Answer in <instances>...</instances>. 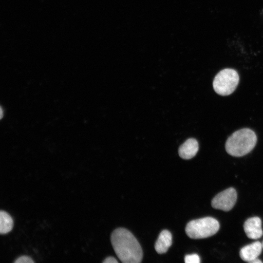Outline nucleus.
<instances>
[{
	"mask_svg": "<svg viewBox=\"0 0 263 263\" xmlns=\"http://www.w3.org/2000/svg\"><path fill=\"white\" fill-rule=\"evenodd\" d=\"M244 229L247 237L251 239H259L263 234L262 221L258 217L246 220L244 225Z\"/></svg>",
	"mask_w": 263,
	"mask_h": 263,
	"instance_id": "423d86ee",
	"label": "nucleus"
},
{
	"mask_svg": "<svg viewBox=\"0 0 263 263\" xmlns=\"http://www.w3.org/2000/svg\"><path fill=\"white\" fill-rule=\"evenodd\" d=\"M262 247V244L256 241L242 248L240 251V256L243 261L249 263L257 258L261 254Z\"/></svg>",
	"mask_w": 263,
	"mask_h": 263,
	"instance_id": "0eeeda50",
	"label": "nucleus"
},
{
	"mask_svg": "<svg viewBox=\"0 0 263 263\" xmlns=\"http://www.w3.org/2000/svg\"><path fill=\"white\" fill-rule=\"evenodd\" d=\"M103 263H117L118 261L113 257L109 256L107 257L103 261Z\"/></svg>",
	"mask_w": 263,
	"mask_h": 263,
	"instance_id": "ddd939ff",
	"label": "nucleus"
},
{
	"mask_svg": "<svg viewBox=\"0 0 263 263\" xmlns=\"http://www.w3.org/2000/svg\"><path fill=\"white\" fill-rule=\"evenodd\" d=\"M239 81L238 73L235 70L225 68L215 76L213 87L216 93L221 95H228L236 89Z\"/></svg>",
	"mask_w": 263,
	"mask_h": 263,
	"instance_id": "20e7f679",
	"label": "nucleus"
},
{
	"mask_svg": "<svg viewBox=\"0 0 263 263\" xmlns=\"http://www.w3.org/2000/svg\"><path fill=\"white\" fill-rule=\"evenodd\" d=\"M255 132L248 128H244L233 132L227 139L225 148L230 155L241 157L250 152L257 143Z\"/></svg>",
	"mask_w": 263,
	"mask_h": 263,
	"instance_id": "f03ea898",
	"label": "nucleus"
},
{
	"mask_svg": "<svg viewBox=\"0 0 263 263\" xmlns=\"http://www.w3.org/2000/svg\"><path fill=\"white\" fill-rule=\"evenodd\" d=\"M199 145L197 141L194 138L187 140L179 148V156L184 159H190L197 153Z\"/></svg>",
	"mask_w": 263,
	"mask_h": 263,
	"instance_id": "6e6552de",
	"label": "nucleus"
},
{
	"mask_svg": "<svg viewBox=\"0 0 263 263\" xmlns=\"http://www.w3.org/2000/svg\"><path fill=\"white\" fill-rule=\"evenodd\" d=\"M172 244V235L168 230H162L155 244V249L158 254L166 253Z\"/></svg>",
	"mask_w": 263,
	"mask_h": 263,
	"instance_id": "1a4fd4ad",
	"label": "nucleus"
},
{
	"mask_svg": "<svg viewBox=\"0 0 263 263\" xmlns=\"http://www.w3.org/2000/svg\"><path fill=\"white\" fill-rule=\"evenodd\" d=\"M249 263H262V262L261 260H260L259 259H258V258H256V259L251 261Z\"/></svg>",
	"mask_w": 263,
	"mask_h": 263,
	"instance_id": "4468645a",
	"label": "nucleus"
},
{
	"mask_svg": "<svg viewBox=\"0 0 263 263\" xmlns=\"http://www.w3.org/2000/svg\"><path fill=\"white\" fill-rule=\"evenodd\" d=\"M219 228L220 224L216 219L207 217L188 222L186 226L185 231L191 239H203L215 234Z\"/></svg>",
	"mask_w": 263,
	"mask_h": 263,
	"instance_id": "7ed1b4c3",
	"label": "nucleus"
},
{
	"mask_svg": "<svg viewBox=\"0 0 263 263\" xmlns=\"http://www.w3.org/2000/svg\"><path fill=\"white\" fill-rule=\"evenodd\" d=\"M262 245H263V243Z\"/></svg>",
	"mask_w": 263,
	"mask_h": 263,
	"instance_id": "2eb2a0df",
	"label": "nucleus"
},
{
	"mask_svg": "<svg viewBox=\"0 0 263 263\" xmlns=\"http://www.w3.org/2000/svg\"><path fill=\"white\" fill-rule=\"evenodd\" d=\"M111 241L119 259L123 263H139L143 258L141 247L133 235L123 228L115 229Z\"/></svg>",
	"mask_w": 263,
	"mask_h": 263,
	"instance_id": "f257e3e1",
	"label": "nucleus"
},
{
	"mask_svg": "<svg viewBox=\"0 0 263 263\" xmlns=\"http://www.w3.org/2000/svg\"><path fill=\"white\" fill-rule=\"evenodd\" d=\"M185 262L186 263H199L200 259L196 254L187 255L185 257Z\"/></svg>",
	"mask_w": 263,
	"mask_h": 263,
	"instance_id": "9b49d317",
	"label": "nucleus"
},
{
	"mask_svg": "<svg viewBox=\"0 0 263 263\" xmlns=\"http://www.w3.org/2000/svg\"><path fill=\"white\" fill-rule=\"evenodd\" d=\"M13 220L9 213L4 210L0 211V233L5 234L13 228Z\"/></svg>",
	"mask_w": 263,
	"mask_h": 263,
	"instance_id": "9d476101",
	"label": "nucleus"
},
{
	"mask_svg": "<svg viewBox=\"0 0 263 263\" xmlns=\"http://www.w3.org/2000/svg\"><path fill=\"white\" fill-rule=\"evenodd\" d=\"M14 263H33L34 261L31 257L26 255H23L18 258L14 262Z\"/></svg>",
	"mask_w": 263,
	"mask_h": 263,
	"instance_id": "f8f14e48",
	"label": "nucleus"
},
{
	"mask_svg": "<svg viewBox=\"0 0 263 263\" xmlns=\"http://www.w3.org/2000/svg\"><path fill=\"white\" fill-rule=\"evenodd\" d=\"M237 198L236 190L233 188H229L219 193L212 199L211 206L216 209L228 211L234 206Z\"/></svg>",
	"mask_w": 263,
	"mask_h": 263,
	"instance_id": "39448f33",
	"label": "nucleus"
}]
</instances>
